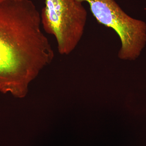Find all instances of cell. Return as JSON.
<instances>
[{
  "label": "cell",
  "mask_w": 146,
  "mask_h": 146,
  "mask_svg": "<svg viewBox=\"0 0 146 146\" xmlns=\"http://www.w3.org/2000/svg\"><path fill=\"white\" fill-rule=\"evenodd\" d=\"M31 0L0 3V92L21 97L54 52Z\"/></svg>",
  "instance_id": "1"
},
{
  "label": "cell",
  "mask_w": 146,
  "mask_h": 146,
  "mask_svg": "<svg viewBox=\"0 0 146 146\" xmlns=\"http://www.w3.org/2000/svg\"><path fill=\"white\" fill-rule=\"evenodd\" d=\"M41 14L42 28L56 40L61 55L70 54L83 36L87 11L76 0H45Z\"/></svg>",
  "instance_id": "2"
},
{
  "label": "cell",
  "mask_w": 146,
  "mask_h": 146,
  "mask_svg": "<svg viewBox=\"0 0 146 146\" xmlns=\"http://www.w3.org/2000/svg\"><path fill=\"white\" fill-rule=\"evenodd\" d=\"M89 5L97 21L115 31L121 46L118 57L123 60H134L141 54L146 43V24L131 18L115 0H76Z\"/></svg>",
  "instance_id": "3"
},
{
  "label": "cell",
  "mask_w": 146,
  "mask_h": 146,
  "mask_svg": "<svg viewBox=\"0 0 146 146\" xmlns=\"http://www.w3.org/2000/svg\"><path fill=\"white\" fill-rule=\"evenodd\" d=\"M10 1H18V0H0V3Z\"/></svg>",
  "instance_id": "4"
}]
</instances>
